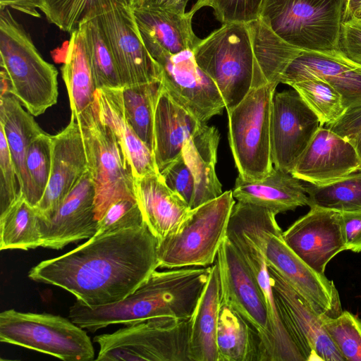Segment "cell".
Segmentation results:
<instances>
[{"label":"cell","mask_w":361,"mask_h":361,"mask_svg":"<svg viewBox=\"0 0 361 361\" xmlns=\"http://www.w3.org/2000/svg\"><path fill=\"white\" fill-rule=\"evenodd\" d=\"M158 240L147 224L94 235L85 243L33 267L28 277L61 288L98 307L122 300L159 267Z\"/></svg>","instance_id":"obj_1"},{"label":"cell","mask_w":361,"mask_h":361,"mask_svg":"<svg viewBox=\"0 0 361 361\" xmlns=\"http://www.w3.org/2000/svg\"><path fill=\"white\" fill-rule=\"evenodd\" d=\"M211 266L155 270L126 298L90 307L76 300L68 317L91 332L111 324L126 325L159 317L189 319L206 284Z\"/></svg>","instance_id":"obj_2"},{"label":"cell","mask_w":361,"mask_h":361,"mask_svg":"<svg viewBox=\"0 0 361 361\" xmlns=\"http://www.w3.org/2000/svg\"><path fill=\"white\" fill-rule=\"evenodd\" d=\"M1 82L34 116L58 99V71L46 61L8 8L0 11Z\"/></svg>","instance_id":"obj_3"},{"label":"cell","mask_w":361,"mask_h":361,"mask_svg":"<svg viewBox=\"0 0 361 361\" xmlns=\"http://www.w3.org/2000/svg\"><path fill=\"white\" fill-rule=\"evenodd\" d=\"M276 215L266 207L238 201L232 209L226 236L242 256L265 300L274 343V361H305L279 314L263 247L266 228Z\"/></svg>","instance_id":"obj_4"},{"label":"cell","mask_w":361,"mask_h":361,"mask_svg":"<svg viewBox=\"0 0 361 361\" xmlns=\"http://www.w3.org/2000/svg\"><path fill=\"white\" fill-rule=\"evenodd\" d=\"M235 202L232 190L191 209L181 223L158 241L159 267H207L212 265L226 237Z\"/></svg>","instance_id":"obj_5"},{"label":"cell","mask_w":361,"mask_h":361,"mask_svg":"<svg viewBox=\"0 0 361 361\" xmlns=\"http://www.w3.org/2000/svg\"><path fill=\"white\" fill-rule=\"evenodd\" d=\"M71 118L77 121L82 137L99 221L116 200L136 199L133 166L121 141L100 118L94 102Z\"/></svg>","instance_id":"obj_6"},{"label":"cell","mask_w":361,"mask_h":361,"mask_svg":"<svg viewBox=\"0 0 361 361\" xmlns=\"http://www.w3.org/2000/svg\"><path fill=\"white\" fill-rule=\"evenodd\" d=\"M197 65L216 85L227 112L251 89L255 59L247 23H224L192 50Z\"/></svg>","instance_id":"obj_7"},{"label":"cell","mask_w":361,"mask_h":361,"mask_svg":"<svg viewBox=\"0 0 361 361\" xmlns=\"http://www.w3.org/2000/svg\"><path fill=\"white\" fill-rule=\"evenodd\" d=\"M345 0H263L259 17L279 37L303 51L339 49Z\"/></svg>","instance_id":"obj_8"},{"label":"cell","mask_w":361,"mask_h":361,"mask_svg":"<svg viewBox=\"0 0 361 361\" xmlns=\"http://www.w3.org/2000/svg\"><path fill=\"white\" fill-rule=\"evenodd\" d=\"M275 83L252 87L227 112L228 140L239 176L246 181L264 178L274 169L271 157L270 119Z\"/></svg>","instance_id":"obj_9"},{"label":"cell","mask_w":361,"mask_h":361,"mask_svg":"<svg viewBox=\"0 0 361 361\" xmlns=\"http://www.w3.org/2000/svg\"><path fill=\"white\" fill-rule=\"evenodd\" d=\"M99 361H190L189 319L159 317L97 335Z\"/></svg>","instance_id":"obj_10"},{"label":"cell","mask_w":361,"mask_h":361,"mask_svg":"<svg viewBox=\"0 0 361 361\" xmlns=\"http://www.w3.org/2000/svg\"><path fill=\"white\" fill-rule=\"evenodd\" d=\"M0 341L43 353L65 361L94 359L92 341L70 319L13 309L0 313Z\"/></svg>","instance_id":"obj_11"},{"label":"cell","mask_w":361,"mask_h":361,"mask_svg":"<svg viewBox=\"0 0 361 361\" xmlns=\"http://www.w3.org/2000/svg\"><path fill=\"white\" fill-rule=\"evenodd\" d=\"M95 16L113 54L123 87L159 83L161 69L142 39L133 8L110 3Z\"/></svg>","instance_id":"obj_12"},{"label":"cell","mask_w":361,"mask_h":361,"mask_svg":"<svg viewBox=\"0 0 361 361\" xmlns=\"http://www.w3.org/2000/svg\"><path fill=\"white\" fill-rule=\"evenodd\" d=\"M220 280L221 304L232 307L259 335L267 361H274L269 314L262 291L242 256L227 238L215 261Z\"/></svg>","instance_id":"obj_13"},{"label":"cell","mask_w":361,"mask_h":361,"mask_svg":"<svg viewBox=\"0 0 361 361\" xmlns=\"http://www.w3.org/2000/svg\"><path fill=\"white\" fill-rule=\"evenodd\" d=\"M276 219L266 228L264 251L267 264L279 274L322 314L336 317L342 312L333 281L302 261L285 243Z\"/></svg>","instance_id":"obj_14"},{"label":"cell","mask_w":361,"mask_h":361,"mask_svg":"<svg viewBox=\"0 0 361 361\" xmlns=\"http://www.w3.org/2000/svg\"><path fill=\"white\" fill-rule=\"evenodd\" d=\"M320 126L317 116L295 90L274 93L270 119L274 167L290 173Z\"/></svg>","instance_id":"obj_15"},{"label":"cell","mask_w":361,"mask_h":361,"mask_svg":"<svg viewBox=\"0 0 361 361\" xmlns=\"http://www.w3.org/2000/svg\"><path fill=\"white\" fill-rule=\"evenodd\" d=\"M268 267L279 314L305 361H344L322 325V314Z\"/></svg>","instance_id":"obj_16"},{"label":"cell","mask_w":361,"mask_h":361,"mask_svg":"<svg viewBox=\"0 0 361 361\" xmlns=\"http://www.w3.org/2000/svg\"><path fill=\"white\" fill-rule=\"evenodd\" d=\"M153 59L160 66V83L202 124L221 113L225 104L220 92L197 65L192 50L161 53Z\"/></svg>","instance_id":"obj_17"},{"label":"cell","mask_w":361,"mask_h":361,"mask_svg":"<svg viewBox=\"0 0 361 361\" xmlns=\"http://www.w3.org/2000/svg\"><path fill=\"white\" fill-rule=\"evenodd\" d=\"M282 237L286 245L307 265L324 274L328 263L347 250L344 223L341 212L311 207Z\"/></svg>","instance_id":"obj_18"},{"label":"cell","mask_w":361,"mask_h":361,"mask_svg":"<svg viewBox=\"0 0 361 361\" xmlns=\"http://www.w3.org/2000/svg\"><path fill=\"white\" fill-rule=\"evenodd\" d=\"M94 197V186L87 170L51 217L39 216L41 247L60 250L93 237L98 224Z\"/></svg>","instance_id":"obj_19"},{"label":"cell","mask_w":361,"mask_h":361,"mask_svg":"<svg viewBox=\"0 0 361 361\" xmlns=\"http://www.w3.org/2000/svg\"><path fill=\"white\" fill-rule=\"evenodd\" d=\"M52 159L45 192L35 207L38 216L51 217L87 170V161L79 126L74 118L56 135H51Z\"/></svg>","instance_id":"obj_20"},{"label":"cell","mask_w":361,"mask_h":361,"mask_svg":"<svg viewBox=\"0 0 361 361\" xmlns=\"http://www.w3.org/2000/svg\"><path fill=\"white\" fill-rule=\"evenodd\" d=\"M360 170L361 159L353 145L323 126L290 173L307 183L323 185Z\"/></svg>","instance_id":"obj_21"},{"label":"cell","mask_w":361,"mask_h":361,"mask_svg":"<svg viewBox=\"0 0 361 361\" xmlns=\"http://www.w3.org/2000/svg\"><path fill=\"white\" fill-rule=\"evenodd\" d=\"M309 76L322 78L341 95L344 106L361 102V66L340 49L329 52L302 51L288 65L280 83L291 85Z\"/></svg>","instance_id":"obj_22"},{"label":"cell","mask_w":361,"mask_h":361,"mask_svg":"<svg viewBox=\"0 0 361 361\" xmlns=\"http://www.w3.org/2000/svg\"><path fill=\"white\" fill-rule=\"evenodd\" d=\"M202 125L159 83L154 108L153 150L159 173L182 154L185 141Z\"/></svg>","instance_id":"obj_23"},{"label":"cell","mask_w":361,"mask_h":361,"mask_svg":"<svg viewBox=\"0 0 361 361\" xmlns=\"http://www.w3.org/2000/svg\"><path fill=\"white\" fill-rule=\"evenodd\" d=\"M142 39L152 57L161 53L175 54L193 50L200 39L195 34L194 13L184 14L146 6L133 8Z\"/></svg>","instance_id":"obj_24"},{"label":"cell","mask_w":361,"mask_h":361,"mask_svg":"<svg viewBox=\"0 0 361 361\" xmlns=\"http://www.w3.org/2000/svg\"><path fill=\"white\" fill-rule=\"evenodd\" d=\"M135 191L144 220L158 241L175 229L191 209L166 185L160 173L135 178Z\"/></svg>","instance_id":"obj_25"},{"label":"cell","mask_w":361,"mask_h":361,"mask_svg":"<svg viewBox=\"0 0 361 361\" xmlns=\"http://www.w3.org/2000/svg\"><path fill=\"white\" fill-rule=\"evenodd\" d=\"M0 127L6 138L20 192L33 206L32 186L26 167V154L32 141L44 131L33 116L24 110L18 99L3 89L0 93Z\"/></svg>","instance_id":"obj_26"},{"label":"cell","mask_w":361,"mask_h":361,"mask_svg":"<svg viewBox=\"0 0 361 361\" xmlns=\"http://www.w3.org/2000/svg\"><path fill=\"white\" fill-rule=\"evenodd\" d=\"M122 87L96 90L94 103L102 121L121 141L135 178L159 173L154 154L128 123L123 104Z\"/></svg>","instance_id":"obj_27"},{"label":"cell","mask_w":361,"mask_h":361,"mask_svg":"<svg viewBox=\"0 0 361 361\" xmlns=\"http://www.w3.org/2000/svg\"><path fill=\"white\" fill-rule=\"evenodd\" d=\"M232 192L238 201L266 207L276 214L308 205V196L301 180L274 167L258 181H246L238 176Z\"/></svg>","instance_id":"obj_28"},{"label":"cell","mask_w":361,"mask_h":361,"mask_svg":"<svg viewBox=\"0 0 361 361\" xmlns=\"http://www.w3.org/2000/svg\"><path fill=\"white\" fill-rule=\"evenodd\" d=\"M220 307V280L214 262L189 319L190 361H218L216 335Z\"/></svg>","instance_id":"obj_29"},{"label":"cell","mask_w":361,"mask_h":361,"mask_svg":"<svg viewBox=\"0 0 361 361\" xmlns=\"http://www.w3.org/2000/svg\"><path fill=\"white\" fill-rule=\"evenodd\" d=\"M219 138V133L214 126L202 124L183 145L182 154L195 180L191 209L223 193L215 170Z\"/></svg>","instance_id":"obj_30"},{"label":"cell","mask_w":361,"mask_h":361,"mask_svg":"<svg viewBox=\"0 0 361 361\" xmlns=\"http://www.w3.org/2000/svg\"><path fill=\"white\" fill-rule=\"evenodd\" d=\"M247 24L256 64L252 87L279 85L288 65L303 50L285 42L259 18Z\"/></svg>","instance_id":"obj_31"},{"label":"cell","mask_w":361,"mask_h":361,"mask_svg":"<svg viewBox=\"0 0 361 361\" xmlns=\"http://www.w3.org/2000/svg\"><path fill=\"white\" fill-rule=\"evenodd\" d=\"M216 344L218 361H267L257 333L226 305L221 304Z\"/></svg>","instance_id":"obj_32"},{"label":"cell","mask_w":361,"mask_h":361,"mask_svg":"<svg viewBox=\"0 0 361 361\" xmlns=\"http://www.w3.org/2000/svg\"><path fill=\"white\" fill-rule=\"evenodd\" d=\"M61 73L69 97L71 117H75L94 102L97 90L79 29L71 33Z\"/></svg>","instance_id":"obj_33"},{"label":"cell","mask_w":361,"mask_h":361,"mask_svg":"<svg viewBox=\"0 0 361 361\" xmlns=\"http://www.w3.org/2000/svg\"><path fill=\"white\" fill-rule=\"evenodd\" d=\"M39 216L22 193L0 214V250L35 249L41 247Z\"/></svg>","instance_id":"obj_34"},{"label":"cell","mask_w":361,"mask_h":361,"mask_svg":"<svg viewBox=\"0 0 361 361\" xmlns=\"http://www.w3.org/2000/svg\"><path fill=\"white\" fill-rule=\"evenodd\" d=\"M81 31L96 89L122 87L115 60L97 18L82 21Z\"/></svg>","instance_id":"obj_35"},{"label":"cell","mask_w":361,"mask_h":361,"mask_svg":"<svg viewBox=\"0 0 361 361\" xmlns=\"http://www.w3.org/2000/svg\"><path fill=\"white\" fill-rule=\"evenodd\" d=\"M159 83L123 87L121 89L126 118L152 153L154 108Z\"/></svg>","instance_id":"obj_36"},{"label":"cell","mask_w":361,"mask_h":361,"mask_svg":"<svg viewBox=\"0 0 361 361\" xmlns=\"http://www.w3.org/2000/svg\"><path fill=\"white\" fill-rule=\"evenodd\" d=\"M308 206L343 212L361 210V170L335 182L305 185Z\"/></svg>","instance_id":"obj_37"},{"label":"cell","mask_w":361,"mask_h":361,"mask_svg":"<svg viewBox=\"0 0 361 361\" xmlns=\"http://www.w3.org/2000/svg\"><path fill=\"white\" fill-rule=\"evenodd\" d=\"M290 87L317 116L321 126L334 123L346 109L340 93L322 78L309 76Z\"/></svg>","instance_id":"obj_38"},{"label":"cell","mask_w":361,"mask_h":361,"mask_svg":"<svg viewBox=\"0 0 361 361\" xmlns=\"http://www.w3.org/2000/svg\"><path fill=\"white\" fill-rule=\"evenodd\" d=\"M112 2L130 6L128 0H44L40 10L50 23L71 34L97 9Z\"/></svg>","instance_id":"obj_39"},{"label":"cell","mask_w":361,"mask_h":361,"mask_svg":"<svg viewBox=\"0 0 361 361\" xmlns=\"http://www.w3.org/2000/svg\"><path fill=\"white\" fill-rule=\"evenodd\" d=\"M322 325L345 360L361 361V319L343 310L336 317L322 315Z\"/></svg>","instance_id":"obj_40"},{"label":"cell","mask_w":361,"mask_h":361,"mask_svg":"<svg viewBox=\"0 0 361 361\" xmlns=\"http://www.w3.org/2000/svg\"><path fill=\"white\" fill-rule=\"evenodd\" d=\"M52 159L51 135L43 132L30 143L26 154V167L33 192V206L42 199L48 185Z\"/></svg>","instance_id":"obj_41"},{"label":"cell","mask_w":361,"mask_h":361,"mask_svg":"<svg viewBox=\"0 0 361 361\" xmlns=\"http://www.w3.org/2000/svg\"><path fill=\"white\" fill-rule=\"evenodd\" d=\"M144 222L143 214L137 200L121 199L113 202L98 221L94 235L140 226Z\"/></svg>","instance_id":"obj_42"},{"label":"cell","mask_w":361,"mask_h":361,"mask_svg":"<svg viewBox=\"0 0 361 361\" xmlns=\"http://www.w3.org/2000/svg\"><path fill=\"white\" fill-rule=\"evenodd\" d=\"M21 192L6 136L0 127V214L20 196Z\"/></svg>","instance_id":"obj_43"},{"label":"cell","mask_w":361,"mask_h":361,"mask_svg":"<svg viewBox=\"0 0 361 361\" xmlns=\"http://www.w3.org/2000/svg\"><path fill=\"white\" fill-rule=\"evenodd\" d=\"M263 0H212L211 8L215 18L222 24L249 23L259 17Z\"/></svg>","instance_id":"obj_44"},{"label":"cell","mask_w":361,"mask_h":361,"mask_svg":"<svg viewBox=\"0 0 361 361\" xmlns=\"http://www.w3.org/2000/svg\"><path fill=\"white\" fill-rule=\"evenodd\" d=\"M160 174L166 185L190 207L195 192V180L183 154L168 164Z\"/></svg>","instance_id":"obj_45"},{"label":"cell","mask_w":361,"mask_h":361,"mask_svg":"<svg viewBox=\"0 0 361 361\" xmlns=\"http://www.w3.org/2000/svg\"><path fill=\"white\" fill-rule=\"evenodd\" d=\"M325 127L350 142L361 159V102L348 106L338 119Z\"/></svg>","instance_id":"obj_46"},{"label":"cell","mask_w":361,"mask_h":361,"mask_svg":"<svg viewBox=\"0 0 361 361\" xmlns=\"http://www.w3.org/2000/svg\"><path fill=\"white\" fill-rule=\"evenodd\" d=\"M339 49L350 60L361 66V18L353 16L342 22Z\"/></svg>","instance_id":"obj_47"},{"label":"cell","mask_w":361,"mask_h":361,"mask_svg":"<svg viewBox=\"0 0 361 361\" xmlns=\"http://www.w3.org/2000/svg\"><path fill=\"white\" fill-rule=\"evenodd\" d=\"M347 250L361 252V210L341 212Z\"/></svg>","instance_id":"obj_48"},{"label":"cell","mask_w":361,"mask_h":361,"mask_svg":"<svg viewBox=\"0 0 361 361\" xmlns=\"http://www.w3.org/2000/svg\"><path fill=\"white\" fill-rule=\"evenodd\" d=\"M44 0H0V11L11 8L25 14L39 18L40 9Z\"/></svg>","instance_id":"obj_49"},{"label":"cell","mask_w":361,"mask_h":361,"mask_svg":"<svg viewBox=\"0 0 361 361\" xmlns=\"http://www.w3.org/2000/svg\"><path fill=\"white\" fill-rule=\"evenodd\" d=\"M189 0H148L141 6L184 14Z\"/></svg>","instance_id":"obj_50"},{"label":"cell","mask_w":361,"mask_h":361,"mask_svg":"<svg viewBox=\"0 0 361 361\" xmlns=\"http://www.w3.org/2000/svg\"><path fill=\"white\" fill-rule=\"evenodd\" d=\"M361 8V0H345L343 20L356 16Z\"/></svg>","instance_id":"obj_51"},{"label":"cell","mask_w":361,"mask_h":361,"mask_svg":"<svg viewBox=\"0 0 361 361\" xmlns=\"http://www.w3.org/2000/svg\"><path fill=\"white\" fill-rule=\"evenodd\" d=\"M212 0H197L190 8L191 11L196 13L198 10L203 7H211Z\"/></svg>","instance_id":"obj_52"},{"label":"cell","mask_w":361,"mask_h":361,"mask_svg":"<svg viewBox=\"0 0 361 361\" xmlns=\"http://www.w3.org/2000/svg\"><path fill=\"white\" fill-rule=\"evenodd\" d=\"M148 0H128L129 4L132 8H136L142 6Z\"/></svg>","instance_id":"obj_53"},{"label":"cell","mask_w":361,"mask_h":361,"mask_svg":"<svg viewBox=\"0 0 361 361\" xmlns=\"http://www.w3.org/2000/svg\"><path fill=\"white\" fill-rule=\"evenodd\" d=\"M360 18H361V16H360Z\"/></svg>","instance_id":"obj_54"}]
</instances>
